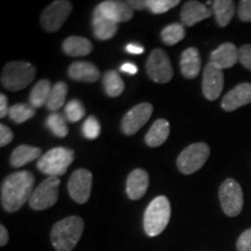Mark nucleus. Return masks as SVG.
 <instances>
[{
  "label": "nucleus",
  "mask_w": 251,
  "mask_h": 251,
  "mask_svg": "<svg viewBox=\"0 0 251 251\" xmlns=\"http://www.w3.org/2000/svg\"><path fill=\"white\" fill-rule=\"evenodd\" d=\"M35 177L30 171L13 172L1 184V206L6 212H18L29 201L34 190Z\"/></svg>",
  "instance_id": "obj_1"
},
{
  "label": "nucleus",
  "mask_w": 251,
  "mask_h": 251,
  "mask_svg": "<svg viewBox=\"0 0 251 251\" xmlns=\"http://www.w3.org/2000/svg\"><path fill=\"white\" fill-rule=\"evenodd\" d=\"M84 231V220L80 216H68L56 222L50 233L56 251H72L79 242Z\"/></svg>",
  "instance_id": "obj_2"
},
{
  "label": "nucleus",
  "mask_w": 251,
  "mask_h": 251,
  "mask_svg": "<svg viewBox=\"0 0 251 251\" xmlns=\"http://www.w3.org/2000/svg\"><path fill=\"white\" fill-rule=\"evenodd\" d=\"M171 218V206L169 199L164 196L155 198L144 212L143 227L146 234L155 237L164 231Z\"/></svg>",
  "instance_id": "obj_3"
},
{
  "label": "nucleus",
  "mask_w": 251,
  "mask_h": 251,
  "mask_svg": "<svg viewBox=\"0 0 251 251\" xmlns=\"http://www.w3.org/2000/svg\"><path fill=\"white\" fill-rule=\"evenodd\" d=\"M36 75V69L30 63L13 61L5 65L1 72V85L6 90L20 91L29 85Z\"/></svg>",
  "instance_id": "obj_4"
},
{
  "label": "nucleus",
  "mask_w": 251,
  "mask_h": 251,
  "mask_svg": "<svg viewBox=\"0 0 251 251\" xmlns=\"http://www.w3.org/2000/svg\"><path fill=\"white\" fill-rule=\"evenodd\" d=\"M75 159V151L70 148L56 147L43 153L37 162V170L49 177H59L65 175L69 166Z\"/></svg>",
  "instance_id": "obj_5"
},
{
  "label": "nucleus",
  "mask_w": 251,
  "mask_h": 251,
  "mask_svg": "<svg viewBox=\"0 0 251 251\" xmlns=\"http://www.w3.org/2000/svg\"><path fill=\"white\" fill-rule=\"evenodd\" d=\"M208 144L197 142L188 146L179 153L177 158V166L183 175H192L205 165L209 157Z\"/></svg>",
  "instance_id": "obj_6"
},
{
  "label": "nucleus",
  "mask_w": 251,
  "mask_h": 251,
  "mask_svg": "<svg viewBox=\"0 0 251 251\" xmlns=\"http://www.w3.org/2000/svg\"><path fill=\"white\" fill-rule=\"evenodd\" d=\"M219 198L226 215L230 218L240 215L243 208L244 198L242 187L236 180L231 178L226 179L219 188Z\"/></svg>",
  "instance_id": "obj_7"
},
{
  "label": "nucleus",
  "mask_w": 251,
  "mask_h": 251,
  "mask_svg": "<svg viewBox=\"0 0 251 251\" xmlns=\"http://www.w3.org/2000/svg\"><path fill=\"white\" fill-rule=\"evenodd\" d=\"M58 177H48L34 190L29 201L30 208L34 211H45L54 206L58 200Z\"/></svg>",
  "instance_id": "obj_8"
},
{
  "label": "nucleus",
  "mask_w": 251,
  "mask_h": 251,
  "mask_svg": "<svg viewBox=\"0 0 251 251\" xmlns=\"http://www.w3.org/2000/svg\"><path fill=\"white\" fill-rule=\"evenodd\" d=\"M72 12V4L67 0H57L51 2L41 14L40 21L43 29L55 33L64 25Z\"/></svg>",
  "instance_id": "obj_9"
},
{
  "label": "nucleus",
  "mask_w": 251,
  "mask_h": 251,
  "mask_svg": "<svg viewBox=\"0 0 251 251\" xmlns=\"http://www.w3.org/2000/svg\"><path fill=\"white\" fill-rule=\"evenodd\" d=\"M147 74L150 79L158 84L169 83L174 77L170 58L164 50L155 49L147 61Z\"/></svg>",
  "instance_id": "obj_10"
},
{
  "label": "nucleus",
  "mask_w": 251,
  "mask_h": 251,
  "mask_svg": "<svg viewBox=\"0 0 251 251\" xmlns=\"http://www.w3.org/2000/svg\"><path fill=\"white\" fill-rule=\"evenodd\" d=\"M153 111L151 103L142 102L134 106L125 114L121 122V129L125 135H134L149 121Z\"/></svg>",
  "instance_id": "obj_11"
},
{
  "label": "nucleus",
  "mask_w": 251,
  "mask_h": 251,
  "mask_svg": "<svg viewBox=\"0 0 251 251\" xmlns=\"http://www.w3.org/2000/svg\"><path fill=\"white\" fill-rule=\"evenodd\" d=\"M92 180V174L89 170L79 169L75 171L68 181V190L71 199L77 203H85L90 199Z\"/></svg>",
  "instance_id": "obj_12"
},
{
  "label": "nucleus",
  "mask_w": 251,
  "mask_h": 251,
  "mask_svg": "<svg viewBox=\"0 0 251 251\" xmlns=\"http://www.w3.org/2000/svg\"><path fill=\"white\" fill-rule=\"evenodd\" d=\"M224 71L212 62L207 63L202 75V93L207 100H216L224 89Z\"/></svg>",
  "instance_id": "obj_13"
},
{
  "label": "nucleus",
  "mask_w": 251,
  "mask_h": 251,
  "mask_svg": "<svg viewBox=\"0 0 251 251\" xmlns=\"http://www.w3.org/2000/svg\"><path fill=\"white\" fill-rule=\"evenodd\" d=\"M251 102V84L242 83L235 86L226 94L221 101V107L226 112L236 111L237 108Z\"/></svg>",
  "instance_id": "obj_14"
},
{
  "label": "nucleus",
  "mask_w": 251,
  "mask_h": 251,
  "mask_svg": "<svg viewBox=\"0 0 251 251\" xmlns=\"http://www.w3.org/2000/svg\"><path fill=\"white\" fill-rule=\"evenodd\" d=\"M99 11L106 17L115 21L117 24L129 21L134 15V9L128 4V1H119V0H107L97 6Z\"/></svg>",
  "instance_id": "obj_15"
},
{
  "label": "nucleus",
  "mask_w": 251,
  "mask_h": 251,
  "mask_svg": "<svg viewBox=\"0 0 251 251\" xmlns=\"http://www.w3.org/2000/svg\"><path fill=\"white\" fill-rule=\"evenodd\" d=\"M149 186V175L142 169H135L129 174L126 183V192L130 200H139L146 194Z\"/></svg>",
  "instance_id": "obj_16"
},
{
  "label": "nucleus",
  "mask_w": 251,
  "mask_h": 251,
  "mask_svg": "<svg viewBox=\"0 0 251 251\" xmlns=\"http://www.w3.org/2000/svg\"><path fill=\"white\" fill-rule=\"evenodd\" d=\"M211 15V9L207 7L206 5L201 4V2L196 1V0L185 2L180 12L181 24L187 27H192L198 23H200V21L209 18Z\"/></svg>",
  "instance_id": "obj_17"
},
{
  "label": "nucleus",
  "mask_w": 251,
  "mask_h": 251,
  "mask_svg": "<svg viewBox=\"0 0 251 251\" xmlns=\"http://www.w3.org/2000/svg\"><path fill=\"white\" fill-rule=\"evenodd\" d=\"M118 24L106 17L99 11L98 7L94 8L92 15V28L96 39L106 41L112 39L118 31Z\"/></svg>",
  "instance_id": "obj_18"
},
{
  "label": "nucleus",
  "mask_w": 251,
  "mask_h": 251,
  "mask_svg": "<svg viewBox=\"0 0 251 251\" xmlns=\"http://www.w3.org/2000/svg\"><path fill=\"white\" fill-rule=\"evenodd\" d=\"M209 62H212L213 64H215L222 70L234 67L237 62H240L237 47L230 42L224 43L219 48H216L214 51H212Z\"/></svg>",
  "instance_id": "obj_19"
},
{
  "label": "nucleus",
  "mask_w": 251,
  "mask_h": 251,
  "mask_svg": "<svg viewBox=\"0 0 251 251\" xmlns=\"http://www.w3.org/2000/svg\"><path fill=\"white\" fill-rule=\"evenodd\" d=\"M69 77L77 81H85V83H94L99 79V69L91 62L77 61L74 62L69 68Z\"/></svg>",
  "instance_id": "obj_20"
},
{
  "label": "nucleus",
  "mask_w": 251,
  "mask_h": 251,
  "mask_svg": "<svg viewBox=\"0 0 251 251\" xmlns=\"http://www.w3.org/2000/svg\"><path fill=\"white\" fill-rule=\"evenodd\" d=\"M201 69V58L199 50L197 48H187L180 56V71L181 75L187 79L198 77Z\"/></svg>",
  "instance_id": "obj_21"
},
{
  "label": "nucleus",
  "mask_w": 251,
  "mask_h": 251,
  "mask_svg": "<svg viewBox=\"0 0 251 251\" xmlns=\"http://www.w3.org/2000/svg\"><path fill=\"white\" fill-rule=\"evenodd\" d=\"M42 157V150L37 147L27 146V144H21V146L17 147L12 152L11 158V165L13 168H21V166L28 164V163L35 161L37 158Z\"/></svg>",
  "instance_id": "obj_22"
},
{
  "label": "nucleus",
  "mask_w": 251,
  "mask_h": 251,
  "mask_svg": "<svg viewBox=\"0 0 251 251\" xmlns=\"http://www.w3.org/2000/svg\"><path fill=\"white\" fill-rule=\"evenodd\" d=\"M62 49L65 54L71 57H83V56L91 54L93 46L85 37L70 36L64 40Z\"/></svg>",
  "instance_id": "obj_23"
},
{
  "label": "nucleus",
  "mask_w": 251,
  "mask_h": 251,
  "mask_svg": "<svg viewBox=\"0 0 251 251\" xmlns=\"http://www.w3.org/2000/svg\"><path fill=\"white\" fill-rule=\"evenodd\" d=\"M169 134H170V125L164 119H158L153 122L150 127L148 133L146 135V143L151 148L162 146L163 143L168 140Z\"/></svg>",
  "instance_id": "obj_24"
},
{
  "label": "nucleus",
  "mask_w": 251,
  "mask_h": 251,
  "mask_svg": "<svg viewBox=\"0 0 251 251\" xmlns=\"http://www.w3.org/2000/svg\"><path fill=\"white\" fill-rule=\"evenodd\" d=\"M213 12L220 27L228 26L235 14V2L231 0H216L213 1Z\"/></svg>",
  "instance_id": "obj_25"
},
{
  "label": "nucleus",
  "mask_w": 251,
  "mask_h": 251,
  "mask_svg": "<svg viewBox=\"0 0 251 251\" xmlns=\"http://www.w3.org/2000/svg\"><path fill=\"white\" fill-rule=\"evenodd\" d=\"M51 84L48 79H41L35 84L29 94V102L34 108L42 107L47 105L50 92H51Z\"/></svg>",
  "instance_id": "obj_26"
},
{
  "label": "nucleus",
  "mask_w": 251,
  "mask_h": 251,
  "mask_svg": "<svg viewBox=\"0 0 251 251\" xmlns=\"http://www.w3.org/2000/svg\"><path fill=\"white\" fill-rule=\"evenodd\" d=\"M102 85L105 93L111 98H117L125 90L124 80L115 70H108L103 74Z\"/></svg>",
  "instance_id": "obj_27"
},
{
  "label": "nucleus",
  "mask_w": 251,
  "mask_h": 251,
  "mask_svg": "<svg viewBox=\"0 0 251 251\" xmlns=\"http://www.w3.org/2000/svg\"><path fill=\"white\" fill-rule=\"evenodd\" d=\"M68 94V85L64 81H57L54 86H52L51 92H50L49 99L47 101V108L50 112L56 113L59 108L63 107L65 102V98Z\"/></svg>",
  "instance_id": "obj_28"
},
{
  "label": "nucleus",
  "mask_w": 251,
  "mask_h": 251,
  "mask_svg": "<svg viewBox=\"0 0 251 251\" xmlns=\"http://www.w3.org/2000/svg\"><path fill=\"white\" fill-rule=\"evenodd\" d=\"M161 37L166 46H175L185 37V26L183 24H171L163 28Z\"/></svg>",
  "instance_id": "obj_29"
},
{
  "label": "nucleus",
  "mask_w": 251,
  "mask_h": 251,
  "mask_svg": "<svg viewBox=\"0 0 251 251\" xmlns=\"http://www.w3.org/2000/svg\"><path fill=\"white\" fill-rule=\"evenodd\" d=\"M35 115V109L28 103H15L9 107L8 117L14 124H24Z\"/></svg>",
  "instance_id": "obj_30"
},
{
  "label": "nucleus",
  "mask_w": 251,
  "mask_h": 251,
  "mask_svg": "<svg viewBox=\"0 0 251 251\" xmlns=\"http://www.w3.org/2000/svg\"><path fill=\"white\" fill-rule=\"evenodd\" d=\"M46 126L55 136L65 137L69 133L67 119L58 113H51L46 120Z\"/></svg>",
  "instance_id": "obj_31"
},
{
  "label": "nucleus",
  "mask_w": 251,
  "mask_h": 251,
  "mask_svg": "<svg viewBox=\"0 0 251 251\" xmlns=\"http://www.w3.org/2000/svg\"><path fill=\"white\" fill-rule=\"evenodd\" d=\"M67 120L70 122H78L85 117V108L79 100L74 99L67 103L64 108Z\"/></svg>",
  "instance_id": "obj_32"
},
{
  "label": "nucleus",
  "mask_w": 251,
  "mask_h": 251,
  "mask_svg": "<svg viewBox=\"0 0 251 251\" xmlns=\"http://www.w3.org/2000/svg\"><path fill=\"white\" fill-rule=\"evenodd\" d=\"M147 5L153 14H162L179 5V0H148Z\"/></svg>",
  "instance_id": "obj_33"
},
{
  "label": "nucleus",
  "mask_w": 251,
  "mask_h": 251,
  "mask_svg": "<svg viewBox=\"0 0 251 251\" xmlns=\"http://www.w3.org/2000/svg\"><path fill=\"white\" fill-rule=\"evenodd\" d=\"M81 131L87 140H96L100 135V124L97 118L93 115L87 118L81 127Z\"/></svg>",
  "instance_id": "obj_34"
},
{
  "label": "nucleus",
  "mask_w": 251,
  "mask_h": 251,
  "mask_svg": "<svg viewBox=\"0 0 251 251\" xmlns=\"http://www.w3.org/2000/svg\"><path fill=\"white\" fill-rule=\"evenodd\" d=\"M238 19L243 23H251V0H242L238 5Z\"/></svg>",
  "instance_id": "obj_35"
},
{
  "label": "nucleus",
  "mask_w": 251,
  "mask_h": 251,
  "mask_svg": "<svg viewBox=\"0 0 251 251\" xmlns=\"http://www.w3.org/2000/svg\"><path fill=\"white\" fill-rule=\"evenodd\" d=\"M238 59L244 68L251 71V45H244L238 49Z\"/></svg>",
  "instance_id": "obj_36"
},
{
  "label": "nucleus",
  "mask_w": 251,
  "mask_h": 251,
  "mask_svg": "<svg viewBox=\"0 0 251 251\" xmlns=\"http://www.w3.org/2000/svg\"><path fill=\"white\" fill-rule=\"evenodd\" d=\"M237 251H251V228L241 234L236 243Z\"/></svg>",
  "instance_id": "obj_37"
},
{
  "label": "nucleus",
  "mask_w": 251,
  "mask_h": 251,
  "mask_svg": "<svg viewBox=\"0 0 251 251\" xmlns=\"http://www.w3.org/2000/svg\"><path fill=\"white\" fill-rule=\"evenodd\" d=\"M14 134L7 126L0 125V147L7 146L8 143L12 142L13 140Z\"/></svg>",
  "instance_id": "obj_38"
},
{
  "label": "nucleus",
  "mask_w": 251,
  "mask_h": 251,
  "mask_svg": "<svg viewBox=\"0 0 251 251\" xmlns=\"http://www.w3.org/2000/svg\"><path fill=\"white\" fill-rule=\"evenodd\" d=\"M9 107L7 103V98L5 94H0V118H5L8 115Z\"/></svg>",
  "instance_id": "obj_39"
},
{
  "label": "nucleus",
  "mask_w": 251,
  "mask_h": 251,
  "mask_svg": "<svg viewBox=\"0 0 251 251\" xmlns=\"http://www.w3.org/2000/svg\"><path fill=\"white\" fill-rule=\"evenodd\" d=\"M120 70L122 72H125V74H128V75H136L137 74V67L135 64H133V63H124V64L121 65Z\"/></svg>",
  "instance_id": "obj_40"
},
{
  "label": "nucleus",
  "mask_w": 251,
  "mask_h": 251,
  "mask_svg": "<svg viewBox=\"0 0 251 251\" xmlns=\"http://www.w3.org/2000/svg\"><path fill=\"white\" fill-rule=\"evenodd\" d=\"M126 50H127L129 54H134V55H140L144 51V48L142 46L137 45V43H129L127 47H126Z\"/></svg>",
  "instance_id": "obj_41"
},
{
  "label": "nucleus",
  "mask_w": 251,
  "mask_h": 251,
  "mask_svg": "<svg viewBox=\"0 0 251 251\" xmlns=\"http://www.w3.org/2000/svg\"><path fill=\"white\" fill-rule=\"evenodd\" d=\"M128 4L131 6V8L134 9H137V11H142V9H146L148 8V5H147V1H144V0H130V1H128Z\"/></svg>",
  "instance_id": "obj_42"
},
{
  "label": "nucleus",
  "mask_w": 251,
  "mask_h": 251,
  "mask_svg": "<svg viewBox=\"0 0 251 251\" xmlns=\"http://www.w3.org/2000/svg\"><path fill=\"white\" fill-rule=\"evenodd\" d=\"M8 242V231L4 225L0 226V246L5 247Z\"/></svg>",
  "instance_id": "obj_43"
}]
</instances>
